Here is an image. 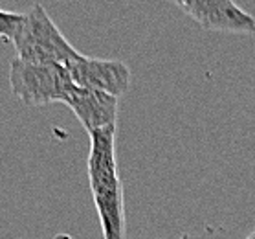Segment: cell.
<instances>
[{
	"instance_id": "cell-7",
	"label": "cell",
	"mask_w": 255,
	"mask_h": 239,
	"mask_svg": "<svg viewBox=\"0 0 255 239\" xmlns=\"http://www.w3.org/2000/svg\"><path fill=\"white\" fill-rule=\"evenodd\" d=\"M22 22H24V13L0 9V37L7 42H13L17 39L20 28H22Z\"/></svg>"
},
{
	"instance_id": "cell-10",
	"label": "cell",
	"mask_w": 255,
	"mask_h": 239,
	"mask_svg": "<svg viewBox=\"0 0 255 239\" xmlns=\"http://www.w3.org/2000/svg\"><path fill=\"white\" fill-rule=\"evenodd\" d=\"M169 2H174V0H169Z\"/></svg>"
},
{
	"instance_id": "cell-8",
	"label": "cell",
	"mask_w": 255,
	"mask_h": 239,
	"mask_svg": "<svg viewBox=\"0 0 255 239\" xmlns=\"http://www.w3.org/2000/svg\"><path fill=\"white\" fill-rule=\"evenodd\" d=\"M180 239H191V238H189L187 234H184V236H182V238H180Z\"/></svg>"
},
{
	"instance_id": "cell-2",
	"label": "cell",
	"mask_w": 255,
	"mask_h": 239,
	"mask_svg": "<svg viewBox=\"0 0 255 239\" xmlns=\"http://www.w3.org/2000/svg\"><path fill=\"white\" fill-rule=\"evenodd\" d=\"M17 57L29 63H55L66 66L81 53L70 44L59 26L53 22L42 4H33L29 13H24L22 28L13 41Z\"/></svg>"
},
{
	"instance_id": "cell-6",
	"label": "cell",
	"mask_w": 255,
	"mask_h": 239,
	"mask_svg": "<svg viewBox=\"0 0 255 239\" xmlns=\"http://www.w3.org/2000/svg\"><path fill=\"white\" fill-rule=\"evenodd\" d=\"M63 103L76 114L88 134L109 125H116L120 109V98L116 96L74 85Z\"/></svg>"
},
{
	"instance_id": "cell-4",
	"label": "cell",
	"mask_w": 255,
	"mask_h": 239,
	"mask_svg": "<svg viewBox=\"0 0 255 239\" xmlns=\"http://www.w3.org/2000/svg\"><path fill=\"white\" fill-rule=\"evenodd\" d=\"M70 79L77 87L94 88L105 94L122 98L128 90L132 72L127 63L120 59H96L79 55L66 64Z\"/></svg>"
},
{
	"instance_id": "cell-3",
	"label": "cell",
	"mask_w": 255,
	"mask_h": 239,
	"mask_svg": "<svg viewBox=\"0 0 255 239\" xmlns=\"http://www.w3.org/2000/svg\"><path fill=\"white\" fill-rule=\"evenodd\" d=\"M74 83L66 66L55 63H29L15 57L9 63L11 94L28 107L63 103Z\"/></svg>"
},
{
	"instance_id": "cell-9",
	"label": "cell",
	"mask_w": 255,
	"mask_h": 239,
	"mask_svg": "<svg viewBox=\"0 0 255 239\" xmlns=\"http://www.w3.org/2000/svg\"><path fill=\"white\" fill-rule=\"evenodd\" d=\"M246 239H255V232L252 234V236H248V238H246Z\"/></svg>"
},
{
	"instance_id": "cell-1",
	"label": "cell",
	"mask_w": 255,
	"mask_h": 239,
	"mask_svg": "<svg viewBox=\"0 0 255 239\" xmlns=\"http://www.w3.org/2000/svg\"><path fill=\"white\" fill-rule=\"evenodd\" d=\"M88 136V184L103 239H125V201L116 158V125L94 131Z\"/></svg>"
},
{
	"instance_id": "cell-5",
	"label": "cell",
	"mask_w": 255,
	"mask_h": 239,
	"mask_svg": "<svg viewBox=\"0 0 255 239\" xmlns=\"http://www.w3.org/2000/svg\"><path fill=\"white\" fill-rule=\"evenodd\" d=\"M173 4L204 29L224 33H255V17L233 0H174Z\"/></svg>"
}]
</instances>
